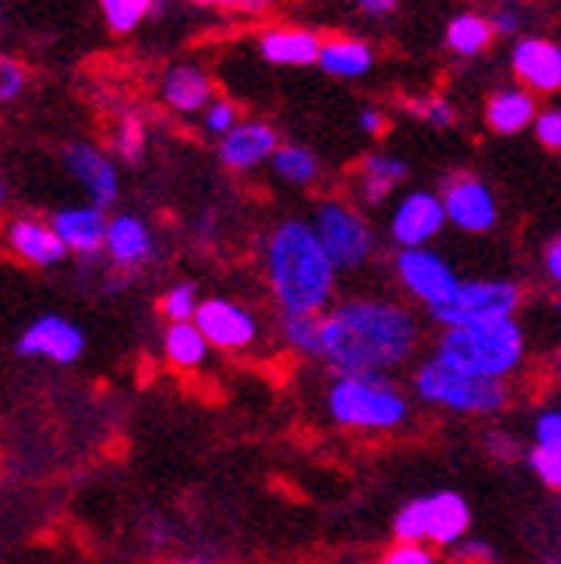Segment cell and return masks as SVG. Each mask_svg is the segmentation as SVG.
Listing matches in <instances>:
<instances>
[{
    "mask_svg": "<svg viewBox=\"0 0 561 564\" xmlns=\"http://www.w3.org/2000/svg\"><path fill=\"white\" fill-rule=\"evenodd\" d=\"M417 348V324L386 300H348L321 317V358L342 376H382Z\"/></svg>",
    "mask_w": 561,
    "mask_h": 564,
    "instance_id": "cell-1",
    "label": "cell"
},
{
    "mask_svg": "<svg viewBox=\"0 0 561 564\" xmlns=\"http://www.w3.org/2000/svg\"><path fill=\"white\" fill-rule=\"evenodd\" d=\"M266 272L276 303L287 317H317L331 303L334 269L311 224H279L266 248Z\"/></svg>",
    "mask_w": 561,
    "mask_h": 564,
    "instance_id": "cell-2",
    "label": "cell"
},
{
    "mask_svg": "<svg viewBox=\"0 0 561 564\" xmlns=\"http://www.w3.org/2000/svg\"><path fill=\"white\" fill-rule=\"evenodd\" d=\"M441 365L465 376L479 379H503L524 361V330L514 321H493V324H472L444 330L438 358Z\"/></svg>",
    "mask_w": 561,
    "mask_h": 564,
    "instance_id": "cell-3",
    "label": "cell"
},
{
    "mask_svg": "<svg viewBox=\"0 0 561 564\" xmlns=\"http://www.w3.org/2000/svg\"><path fill=\"white\" fill-rule=\"evenodd\" d=\"M327 406L342 427L355 431H392L407 420V400L382 376H338Z\"/></svg>",
    "mask_w": 561,
    "mask_h": 564,
    "instance_id": "cell-4",
    "label": "cell"
},
{
    "mask_svg": "<svg viewBox=\"0 0 561 564\" xmlns=\"http://www.w3.org/2000/svg\"><path fill=\"white\" fill-rule=\"evenodd\" d=\"M413 386H417V397L424 403H438L444 410H458V413H496L510 400V392L503 382L455 372L441 361H428L424 369L417 372Z\"/></svg>",
    "mask_w": 561,
    "mask_h": 564,
    "instance_id": "cell-5",
    "label": "cell"
},
{
    "mask_svg": "<svg viewBox=\"0 0 561 564\" xmlns=\"http://www.w3.org/2000/svg\"><path fill=\"white\" fill-rule=\"evenodd\" d=\"M520 306V286L503 279H472L458 282L452 303L434 310V317L452 327H472V324H493V321H514Z\"/></svg>",
    "mask_w": 561,
    "mask_h": 564,
    "instance_id": "cell-6",
    "label": "cell"
},
{
    "mask_svg": "<svg viewBox=\"0 0 561 564\" xmlns=\"http://www.w3.org/2000/svg\"><path fill=\"white\" fill-rule=\"evenodd\" d=\"M314 235L334 269H358L373 256V231L358 210L348 204L327 200L314 217Z\"/></svg>",
    "mask_w": 561,
    "mask_h": 564,
    "instance_id": "cell-7",
    "label": "cell"
},
{
    "mask_svg": "<svg viewBox=\"0 0 561 564\" xmlns=\"http://www.w3.org/2000/svg\"><path fill=\"white\" fill-rule=\"evenodd\" d=\"M83 351H87V337H83V330L73 321L55 317V314L32 321L18 337V355L48 358L55 365H73L83 358Z\"/></svg>",
    "mask_w": 561,
    "mask_h": 564,
    "instance_id": "cell-8",
    "label": "cell"
},
{
    "mask_svg": "<svg viewBox=\"0 0 561 564\" xmlns=\"http://www.w3.org/2000/svg\"><path fill=\"white\" fill-rule=\"evenodd\" d=\"M397 269H400L403 286L420 303H428L431 314H434V310H441L444 303H452V296L458 290L455 272L444 265V259H438L434 251H428V248H407L400 256V262H397Z\"/></svg>",
    "mask_w": 561,
    "mask_h": 564,
    "instance_id": "cell-9",
    "label": "cell"
},
{
    "mask_svg": "<svg viewBox=\"0 0 561 564\" xmlns=\"http://www.w3.org/2000/svg\"><path fill=\"white\" fill-rule=\"evenodd\" d=\"M196 330L204 334V341L224 351H238L248 348L259 337V324L248 314L245 306L231 303V300H204L196 306L193 317Z\"/></svg>",
    "mask_w": 561,
    "mask_h": 564,
    "instance_id": "cell-10",
    "label": "cell"
},
{
    "mask_svg": "<svg viewBox=\"0 0 561 564\" xmlns=\"http://www.w3.org/2000/svg\"><path fill=\"white\" fill-rule=\"evenodd\" d=\"M444 217L455 220L462 231L483 235L496 224V200L486 183H479L475 176H455L444 186Z\"/></svg>",
    "mask_w": 561,
    "mask_h": 564,
    "instance_id": "cell-11",
    "label": "cell"
},
{
    "mask_svg": "<svg viewBox=\"0 0 561 564\" xmlns=\"http://www.w3.org/2000/svg\"><path fill=\"white\" fill-rule=\"evenodd\" d=\"M66 169L69 176L90 193V200L97 210H107L118 200L121 193V180H118V165L110 162L97 145H87V141H76V145L66 149Z\"/></svg>",
    "mask_w": 561,
    "mask_h": 564,
    "instance_id": "cell-12",
    "label": "cell"
},
{
    "mask_svg": "<svg viewBox=\"0 0 561 564\" xmlns=\"http://www.w3.org/2000/svg\"><path fill=\"white\" fill-rule=\"evenodd\" d=\"M444 204L441 196L434 193H410L407 200L397 207V214H392V238H397L407 248H424L444 224Z\"/></svg>",
    "mask_w": 561,
    "mask_h": 564,
    "instance_id": "cell-13",
    "label": "cell"
},
{
    "mask_svg": "<svg viewBox=\"0 0 561 564\" xmlns=\"http://www.w3.org/2000/svg\"><path fill=\"white\" fill-rule=\"evenodd\" d=\"M48 224L73 256H100V251L107 248V224L110 220L97 207H66Z\"/></svg>",
    "mask_w": 561,
    "mask_h": 564,
    "instance_id": "cell-14",
    "label": "cell"
},
{
    "mask_svg": "<svg viewBox=\"0 0 561 564\" xmlns=\"http://www.w3.org/2000/svg\"><path fill=\"white\" fill-rule=\"evenodd\" d=\"M107 259L118 269H138L155 256V238L149 224L134 214H118L107 224Z\"/></svg>",
    "mask_w": 561,
    "mask_h": 564,
    "instance_id": "cell-15",
    "label": "cell"
},
{
    "mask_svg": "<svg viewBox=\"0 0 561 564\" xmlns=\"http://www.w3.org/2000/svg\"><path fill=\"white\" fill-rule=\"evenodd\" d=\"M8 245L21 262L32 265H60L69 251L60 241V235L52 231L48 220L39 217H18L8 224Z\"/></svg>",
    "mask_w": 561,
    "mask_h": 564,
    "instance_id": "cell-16",
    "label": "cell"
},
{
    "mask_svg": "<svg viewBox=\"0 0 561 564\" xmlns=\"http://www.w3.org/2000/svg\"><path fill=\"white\" fill-rule=\"evenodd\" d=\"M514 69L538 94L561 90V48L548 39H524L514 48Z\"/></svg>",
    "mask_w": 561,
    "mask_h": 564,
    "instance_id": "cell-17",
    "label": "cell"
},
{
    "mask_svg": "<svg viewBox=\"0 0 561 564\" xmlns=\"http://www.w3.org/2000/svg\"><path fill=\"white\" fill-rule=\"evenodd\" d=\"M279 138L262 121H245L228 138H220V162L228 169H256L259 162L272 159Z\"/></svg>",
    "mask_w": 561,
    "mask_h": 564,
    "instance_id": "cell-18",
    "label": "cell"
},
{
    "mask_svg": "<svg viewBox=\"0 0 561 564\" xmlns=\"http://www.w3.org/2000/svg\"><path fill=\"white\" fill-rule=\"evenodd\" d=\"M321 39L306 28H269L259 39L262 59L272 66H311L321 55Z\"/></svg>",
    "mask_w": 561,
    "mask_h": 564,
    "instance_id": "cell-19",
    "label": "cell"
},
{
    "mask_svg": "<svg viewBox=\"0 0 561 564\" xmlns=\"http://www.w3.org/2000/svg\"><path fill=\"white\" fill-rule=\"evenodd\" d=\"M162 100L176 115H196V110L214 104V83L196 66H173L162 76Z\"/></svg>",
    "mask_w": 561,
    "mask_h": 564,
    "instance_id": "cell-20",
    "label": "cell"
},
{
    "mask_svg": "<svg viewBox=\"0 0 561 564\" xmlns=\"http://www.w3.org/2000/svg\"><path fill=\"white\" fill-rule=\"evenodd\" d=\"M428 506V541L452 547L468 533V506L458 492H434L424 499Z\"/></svg>",
    "mask_w": 561,
    "mask_h": 564,
    "instance_id": "cell-21",
    "label": "cell"
},
{
    "mask_svg": "<svg viewBox=\"0 0 561 564\" xmlns=\"http://www.w3.org/2000/svg\"><path fill=\"white\" fill-rule=\"evenodd\" d=\"M317 66L331 76H362V73H369L373 66V48L369 45H362L355 39H331L321 45V55H317Z\"/></svg>",
    "mask_w": 561,
    "mask_h": 564,
    "instance_id": "cell-22",
    "label": "cell"
},
{
    "mask_svg": "<svg viewBox=\"0 0 561 564\" xmlns=\"http://www.w3.org/2000/svg\"><path fill=\"white\" fill-rule=\"evenodd\" d=\"M486 121L499 134H517L535 121V97L524 90H499L486 107Z\"/></svg>",
    "mask_w": 561,
    "mask_h": 564,
    "instance_id": "cell-23",
    "label": "cell"
},
{
    "mask_svg": "<svg viewBox=\"0 0 561 564\" xmlns=\"http://www.w3.org/2000/svg\"><path fill=\"white\" fill-rule=\"evenodd\" d=\"M207 341L204 334L196 330V324H170L162 334V351L170 358L176 369H196V365H204L207 358Z\"/></svg>",
    "mask_w": 561,
    "mask_h": 564,
    "instance_id": "cell-24",
    "label": "cell"
},
{
    "mask_svg": "<svg viewBox=\"0 0 561 564\" xmlns=\"http://www.w3.org/2000/svg\"><path fill=\"white\" fill-rule=\"evenodd\" d=\"M407 176V165L400 159H389V155H369L358 169V183H362V196L369 204H379L392 193L400 180Z\"/></svg>",
    "mask_w": 561,
    "mask_h": 564,
    "instance_id": "cell-25",
    "label": "cell"
},
{
    "mask_svg": "<svg viewBox=\"0 0 561 564\" xmlns=\"http://www.w3.org/2000/svg\"><path fill=\"white\" fill-rule=\"evenodd\" d=\"M493 42V24L479 14H462L447 24V45L462 55H475L483 52Z\"/></svg>",
    "mask_w": 561,
    "mask_h": 564,
    "instance_id": "cell-26",
    "label": "cell"
},
{
    "mask_svg": "<svg viewBox=\"0 0 561 564\" xmlns=\"http://www.w3.org/2000/svg\"><path fill=\"white\" fill-rule=\"evenodd\" d=\"M272 169H276V176L279 180H287V183H314L317 176V159L300 149V145H279L276 155H272Z\"/></svg>",
    "mask_w": 561,
    "mask_h": 564,
    "instance_id": "cell-27",
    "label": "cell"
},
{
    "mask_svg": "<svg viewBox=\"0 0 561 564\" xmlns=\"http://www.w3.org/2000/svg\"><path fill=\"white\" fill-rule=\"evenodd\" d=\"M100 14H104V24L110 28V32L128 35L152 14V4L149 0H104Z\"/></svg>",
    "mask_w": 561,
    "mask_h": 564,
    "instance_id": "cell-28",
    "label": "cell"
},
{
    "mask_svg": "<svg viewBox=\"0 0 561 564\" xmlns=\"http://www.w3.org/2000/svg\"><path fill=\"white\" fill-rule=\"evenodd\" d=\"M115 152L128 162H134L138 155L145 152V141H149V131H145V121L138 115H125L115 128Z\"/></svg>",
    "mask_w": 561,
    "mask_h": 564,
    "instance_id": "cell-29",
    "label": "cell"
},
{
    "mask_svg": "<svg viewBox=\"0 0 561 564\" xmlns=\"http://www.w3.org/2000/svg\"><path fill=\"white\" fill-rule=\"evenodd\" d=\"M283 337L303 355H321V317H283Z\"/></svg>",
    "mask_w": 561,
    "mask_h": 564,
    "instance_id": "cell-30",
    "label": "cell"
},
{
    "mask_svg": "<svg viewBox=\"0 0 561 564\" xmlns=\"http://www.w3.org/2000/svg\"><path fill=\"white\" fill-rule=\"evenodd\" d=\"M392 527H397V541L400 544L428 541V506H424V499H413L407 510H400V517Z\"/></svg>",
    "mask_w": 561,
    "mask_h": 564,
    "instance_id": "cell-31",
    "label": "cell"
},
{
    "mask_svg": "<svg viewBox=\"0 0 561 564\" xmlns=\"http://www.w3.org/2000/svg\"><path fill=\"white\" fill-rule=\"evenodd\" d=\"M196 306H201V300H196V290L190 282H180V286H173L162 296V314L173 324H190L196 317Z\"/></svg>",
    "mask_w": 561,
    "mask_h": 564,
    "instance_id": "cell-32",
    "label": "cell"
},
{
    "mask_svg": "<svg viewBox=\"0 0 561 564\" xmlns=\"http://www.w3.org/2000/svg\"><path fill=\"white\" fill-rule=\"evenodd\" d=\"M28 87V69L14 59V55L0 52V104H11Z\"/></svg>",
    "mask_w": 561,
    "mask_h": 564,
    "instance_id": "cell-33",
    "label": "cell"
},
{
    "mask_svg": "<svg viewBox=\"0 0 561 564\" xmlns=\"http://www.w3.org/2000/svg\"><path fill=\"white\" fill-rule=\"evenodd\" d=\"M204 124H207V131H211V134L228 138V134L238 128V110H235V104H228V100H214V104L207 107Z\"/></svg>",
    "mask_w": 561,
    "mask_h": 564,
    "instance_id": "cell-34",
    "label": "cell"
},
{
    "mask_svg": "<svg viewBox=\"0 0 561 564\" xmlns=\"http://www.w3.org/2000/svg\"><path fill=\"white\" fill-rule=\"evenodd\" d=\"M530 468L538 471V478H544V486L561 489V458L558 455H551L544 447H535L530 451Z\"/></svg>",
    "mask_w": 561,
    "mask_h": 564,
    "instance_id": "cell-35",
    "label": "cell"
},
{
    "mask_svg": "<svg viewBox=\"0 0 561 564\" xmlns=\"http://www.w3.org/2000/svg\"><path fill=\"white\" fill-rule=\"evenodd\" d=\"M410 107H413V115H417L420 121H431V124H438V128H444V124H452V121H455L452 107H447L444 100H438V97L413 100Z\"/></svg>",
    "mask_w": 561,
    "mask_h": 564,
    "instance_id": "cell-36",
    "label": "cell"
},
{
    "mask_svg": "<svg viewBox=\"0 0 561 564\" xmlns=\"http://www.w3.org/2000/svg\"><path fill=\"white\" fill-rule=\"evenodd\" d=\"M538 447L551 451L561 458V413H541L538 416Z\"/></svg>",
    "mask_w": 561,
    "mask_h": 564,
    "instance_id": "cell-37",
    "label": "cell"
},
{
    "mask_svg": "<svg viewBox=\"0 0 561 564\" xmlns=\"http://www.w3.org/2000/svg\"><path fill=\"white\" fill-rule=\"evenodd\" d=\"M382 564H434V554L420 544H397L392 551H386Z\"/></svg>",
    "mask_w": 561,
    "mask_h": 564,
    "instance_id": "cell-38",
    "label": "cell"
},
{
    "mask_svg": "<svg viewBox=\"0 0 561 564\" xmlns=\"http://www.w3.org/2000/svg\"><path fill=\"white\" fill-rule=\"evenodd\" d=\"M538 128V141L548 149H561V110H544L535 121Z\"/></svg>",
    "mask_w": 561,
    "mask_h": 564,
    "instance_id": "cell-39",
    "label": "cell"
},
{
    "mask_svg": "<svg viewBox=\"0 0 561 564\" xmlns=\"http://www.w3.org/2000/svg\"><path fill=\"white\" fill-rule=\"evenodd\" d=\"M544 265H548V275L561 286V238H554L544 251Z\"/></svg>",
    "mask_w": 561,
    "mask_h": 564,
    "instance_id": "cell-40",
    "label": "cell"
},
{
    "mask_svg": "<svg viewBox=\"0 0 561 564\" xmlns=\"http://www.w3.org/2000/svg\"><path fill=\"white\" fill-rule=\"evenodd\" d=\"M489 24H493V32H517L520 18H517L514 11H499Z\"/></svg>",
    "mask_w": 561,
    "mask_h": 564,
    "instance_id": "cell-41",
    "label": "cell"
},
{
    "mask_svg": "<svg viewBox=\"0 0 561 564\" xmlns=\"http://www.w3.org/2000/svg\"><path fill=\"white\" fill-rule=\"evenodd\" d=\"M362 128H366L369 134H382V115L379 110H362Z\"/></svg>",
    "mask_w": 561,
    "mask_h": 564,
    "instance_id": "cell-42",
    "label": "cell"
},
{
    "mask_svg": "<svg viewBox=\"0 0 561 564\" xmlns=\"http://www.w3.org/2000/svg\"><path fill=\"white\" fill-rule=\"evenodd\" d=\"M392 8H397L392 0H366V4H362V11H366V14H386Z\"/></svg>",
    "mask_w": 561,
    "mask_h": 564,
    "instance_id": "cell-43",
    "label": "cell"
},
{
    "mask_svg": "<svg viewBox=\"0 0 561 564\" xmlns=\"http://www.w3.org/2000/svg\"><path fill=\"white\" fill-rule=\"evenodd\" d=\"M558 376H561V351H558Z\"/></svg>",
    "mask_w": 561,
    "mask_h": 564,
    "instance_id": "cell-44",
    "label": "cell"
},
{
    "mask_svg": "<svg viewBox=\"0 0 561 564\" xmlns=\"http://www.w3.org/2000/svg\"><path fill=\"white\" fill-rule=\"evenodd\" d=\"M0 200H4V183H0Z\"/></svg>",
    "mask_w": 561,
    "mask_h": 564,
    "instance_id": "cell-45",
    "label": "cell"
},
{
    "mask_svg": "<svg viewBox=\"0 0 561 564\" xmlns=\"http://www.w3.org/2000/svg\"><path fill=\"white\" fill-rule=\"evenodd\" d=\"M186 564H196V561H186Z\"/></svg>",
    "mask_w": 561,
    "mask_h": 564,
    "instance_id": "cell-46",
    "label": "cell"
},
{
    "mask_svg": "<svg viewBox=\"0 0 561 564\" xmlns=\"http://www.w3.org/2000/svg\"><path fill=\"white\" fill-rule=\"evenodd\" d=\"M558 306H561V300H558Z\"/></svg>",
    "mask_w": 561,
    "mask_h": 564,
    "instance_id": "cell-47",
    "label": "cell"
}]
</instances>
